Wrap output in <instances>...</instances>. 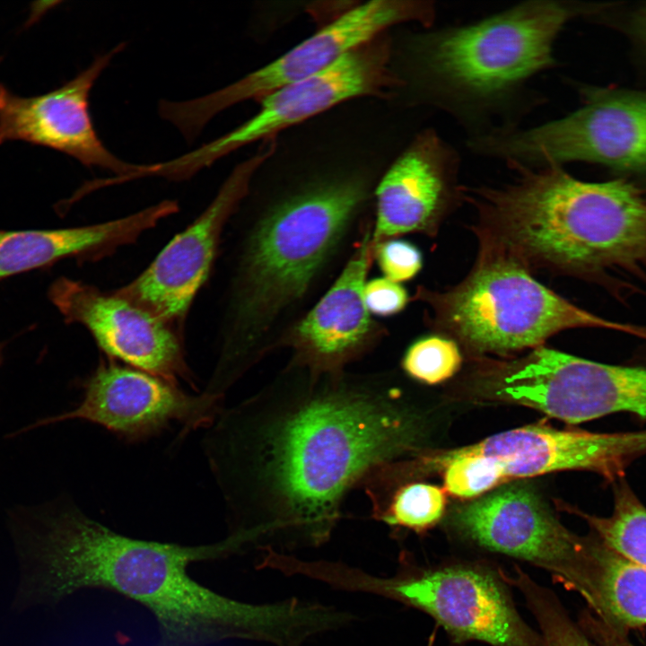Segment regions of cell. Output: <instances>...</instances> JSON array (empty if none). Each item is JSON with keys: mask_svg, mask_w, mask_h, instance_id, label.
<instances>
[{"mask_svg": "<svg viewBox=\"0 0 646 646\" xmlns=\"http://www.w3.org/2000/svg\"><path fill=\"white\" fill-rule=\"evenodd\" d=\"M209 427L204 449L230 534L262 549L327 541L347 494L379 466L421 452L429 421L389 373L289 363Z\"/></svg>", "mask_w": 646, "mask_h": 646, "instance_id": "6da1fadb", "label": "cell"}, {"mask_svg": "<svg viewBox=\"0 0 646 646\" xmlns=\"http://www.w3.org/2000/svg\"><path fill=\"white\" fill-rule=\"evenodd\" d=\"M241 549L235 535L194 546L133 538L69 507L47 523L29 589L52 601L83 589L116 591L153 614L162 646H203L231 638L289 646L301 625L293 600L240 602L204 587L187 572L192 563Z\"/></svg>", "mask_w": 646, "mask_h": 646, "instance_id": "7a4b0ae2", "label": "cell"}, {"mask_svg": "<svg viewBox=\"0 0 646 646\" xmlns=\"http://www.w3.org/2000/svg\"><path fill=\"white\" fill-rule=\"evenodd\" d=\"M516 178L478 189V234L528 271L646 284V196L624 179L586 182L561 165L510 163Z\"/></svg>", "mask_w": 646, "mask_h": 646, "instance_id": "3957f363", "label": "cell"}, {"mask_svg": "<svg viewBox=\"0 0 646 646\" xmlns=\"http://www.w3.org/2000/svg\"><path fill=\"white\" fill-rule=\"evenodd\" d=\"M368 196L359 176L319 179L277 198L247 226L227 290L214 388L227 392L271 349L268 335L309 292Z\"/></svg>", "mask_w": 646, "mask_h": 646, "instance_id": "277c9868", "label": "cell"}, {"mask_svg": "<svg viewBox=\"0 0 646 646\" xmlns=\"http://www.w3.org/2000/svg\"><path fill=\"white\" fill-rule=\"evenodd\" d=\"M586 7L528 1L462 27L412 37L405 86L436 101L484 104L554 65V42Z\"/></svg>", "mask_w": 646, "mask_h": 646, "instance_id": "5b68a950", "label": "cell"}, {"mask_svg": "<svg viewBox=\"0 0 646 646\" xmlns=\"http://www.w3.org/2000/svg\"><path fill=\"white\" fill-rule=\"evenodd\" d=\"M431 323L474 356L533 349L576 327H605L646 337V330L591 314L548 289L518 262L480 249L473 270L444 292L420 287Z\"/></svg>", "mask_w": 646, "mask_h": 646, "instance_id": "8992f818", "label": "cell"}, {"mask_svg": "<svg viewBox=\"0 0 646 646\" xmlns=\"http://www.w3.org/2000/svg\"><path fill=\"white\" fill-rule=\"evenodd\" d=\"M322 580L422 610L458 643L479 641L492 646H543L540 634L518 614L502 576L482 566L457 563L379 578L330 562Z\"/></svg>", "mask_w": 646, "mask_h": 646, "instance_id": "52a82bcc", "label": "cell"}, {"mask_svg": "<svg viewBox=\"0 0 646 646\" xmlns=\"http://www.w3.org/2000/svg\"><path fill=\"white\" fill-rule=\"evenodd\" d=\"M451 523L473 544L543 568L601 615L598 539L568 530L531 485H502L458 508Z\"/></svg>", "mask_w": 646, "mask_h": 646, "instance_id": "ba28073f", "label": "cell"}, {"mask_svg": "<svg viewBox=\"0 0 646 646\" xmlns=\"http://www.w3.org/2000/svg\"><path fill=\"white\" fill-rule=\"evenodd\" d=\"M583 95L584 105L566 117L477 136L470 146L507 163L536 167L582 161L646 171V93L588 89Z\"/></svg>", "mask_w": 646, "mask_h": 646, "instance_id": "9c48e42d", "label": "cell"}, {"mask_svg": "<svg viewBox=\"0 0 646 646\" xmlns=\"http://www.w3.org/2000/svg\"><path fill=\"white\" fill-rule=\"evenodd\" d=\"M435 8L430 1L375 0L345 12L271 63L205 96L176 101L174 123L196 137L219 112L248 100H260L285 85L310 77L394 25L416 22L430 26Z\"/></svg>", "mask_w": 646, "mask_h": 646, "instance_id": "30bf717a", "label": "cell"}, {"mask_svg": "<svg viewBox=\"0 0 646 646\" xmlns=\"http://www.w3.org/2000/svg\"><path fill=\"white\" fill-rule=\"evenodd\" d=\"M404 85L392 65L391 43L380 35L318 74L262 97L252 118L175 158V170L188 179L226 154L256 141L273 138L278 132L341 102L362 96L388 98Z\"/></svg>", "mask_w": 646, "mask_h": 646, "instance_id": "8fae6325", "label": "cell"}, {"mask_svg": "<svg viewBox=\"0 0 646 646\" xmlns=\"http://www.w3.org/2000/svg\"><path fill=\"white\" fill-rule=\"evenodd\" d=\"M275 138L238 164L207 207L134 280L113 291L174 327L184 319L214 264L223 230L249 191L255 171L275 151Z\"/></svg>", "mask_w": 646, "mask_h": 646, "instance_id": "7c38bea8", "label": "cell"}, {"mask_svg": "<svg viewBox=\"0 0 646 646\" xmlns=\"http://www.w3.org/2000/svg\"><path fill=\"white\" fill-rule=\"evenodd\" d=\"M83 388V398L77 407L29 428L79 419L138 441L158 433L171 422L182 423L187 431L211 426L223 411V399L204 392L188 395L177 384L111 359L100 362Z\"/></svg>", "mask_w": 646, "mask_h": 646, "instance_id": "4fadbf2b", "label": "cell"}, {"mask_svg": "<svg viewBox=\"0 0 646 646\" xmlns=\"http://www.w3.org/2000/svg\"><path fill=\"white\" fill-rule=\"evenodd\" d=\"M48 297L65 321L84 327L109 359L177 385L192 382L177 332L151 312L65 276L52 283Z\"/></svg>", "mask_w": 646, "mask_h": 646, "instance_id": "5bb4252c", "label": "cell"}, {"mask_svg": "<svg viewBox=\"0 0 646 646\" xmlns=\"http://www.w3.org/2000/svg\"><path fill=\"white\" fill-rule=\"evenodd\" d=\"M124 47L119 44L97 57L75 77L41 95L22 97L0 83V144L23 141L45 146L116 176L143 171L145 164L128 163L110 153L100 139L89 111L92 86Z\"/></svg>", "mask_w": 646, "mask_h": 646, "instance_id": "9a60e30c", "label": "cell"}, {"mask_svg": "<svg viewBox=\"0 0 646 646\" xmlns=\"http://www.w3.org/2000/svg\"><path fill=\"white\" fill-rule=\"evenodd\" d=\"M450 451L490 458L508 480L563 470L616 479L633 459L646 454V430L600 433L530 424Z\"/></svg>", "mask_w": 646, "mask_h": 646, "instance_id": "2e32d148", "label": "cell"}, {"mask_svg": "<svg viewBox=\"0 0 646 646\" xmlns=\"http://www.w3.org/2000/svg\"><path fill=\"white\" fill-rule=\"evenodd\" d=\"M373 258L367 229L334 284L282 341L292 349L290 363L315 373H337L372 346L379 331L363 290Z\"/></svg>", "mask_w": 646, "mask_h": 646, "instance_id": "e0dca14e", "label": "cell"}, {"mask_svg": "<svg viewBox=\"0 0 646 646\" xmlns=\"http://www.w3.org/2000/svg\"><path fill=\"white\" fill-rule=\"evenodd\" d=\"M458 158L433 130L419 134L396 159L376 188L374 245L401 234L433 236L461 196Z\"/></svg>", "mask_w": 646, "mask_h": 646, "instance_id": "ac0fdd59", "label": "cell"}, {"mask_svg": "<svg viewBox=\"0 0 646 646\" xmlns=\"http://www.w3.org/2000/svg\"><path fill=\"white\" fill-rule=\"evenodd\" d=\"M170 214V206L160 202L125 217L96 224L48 230H0V281L65 258H102L135 242Z\"/></svg>", "mask_w": 646, "mask_h": 646, "instance_id": "d6986e66", "label": "cell"}, {"mask_svg": "<svg viewBox=\"0 0 646 646\" xmlns=\"http://www.w3.org/2000/svg\"><path fill=\"white\" fill-rule=\"evenodd\" d=\"M600 560L601 615L597 618L624 631L646 625V566L624 557L601 541Z\"/></svg>", "mask_w": 646, "mask_h": 646, "instance_id": "ffe728a7", "label": "cell"}, {"mask_svg": "<svg viewBox=\"0 0 646 646\" xmlns=\"http://www.w3.org/2000/svg\"><path fill=\"white\" fill-rule=\"evenodd\" d=\"M372 519L391 528L422 532L442 517L446 496L437 485L411 480L368 497Z\"/></svg>", "mask_w": 646, "mask_h": 646, "instance_id": "44dd1931", "label": "cell"}, {"mask_svg": "<svg viewBox=\"0 0 646 646\" xmlns=\"http://www.w3.org/2000/svg\"><path fill=\"white\" fill-rule=\"evenodd\" d=\"M578 514L607 547L646 566V508L624 482L615 487L614 509L609 516Z\"/></svg>", "mask_w": 646, "mask_h": 646, "instance_id": "7402d4cb", "label": "cell"}, {"mask_svg": "<svg viewBox=\"0 0 646 646\" xmlns=\"http://www.w3.org/2000/svg\"><path fill=\"white\" fill-rule=\"evenodd\" d=\"M512 576H505L522 593L538 623L543 646H598L568 615L548 589L541 586L519 567Z\"/></svg>", "mask_w": 646, "mask_h": 646, "instance_id": "603a6c76", "label": "cell"}, {"mask_svg": "<svg viewBox=\"0 0 646 646\" xmlns=\"http://www.w3.org/2000/svg\"><path fill=\"white\" fill-rule=\"evenodd\" d=\"M461 362V352L454 340L431 336L418 339L408 347L402 359V368L412 379L433 385L452 377Z\"/></svg>", "mask_w": 646, "mask_h": 646, "instance_id": "cb8c5ba5", "label": "cell"}, {"mask_svg": "<svg viewBox=\"0 0 646 646\" xmlns=\"http://www.w3.org/2000/svg\"><path fill=\"white\" fill-rule=\"evenodd\" d=\"M374 258L384 277L399 284L413 279L423 266L418 248L399 239H388L374 245Z\"/></svg>", "mask_w": 646, "mask_h": 646, "instance_id": "d4e9b609", "label": "cell"}, {"mask_svg": "<svg viewBox=\"0 0 646 646\" xmlns=\"http://www.w3.org/2000/svg\"><path fill=\"white\" fill-rule=\"evenodd\" d=\"M364 302L371 315L388 317L400 312L408 302V293L399 284L386 277L368 280L363 290Z\"/></svg>", "mask_w": 646, "mask_h": 646, "instance_id": "484cf974", "label": "cell"}, {"mask_svg": "<svg viewBox=\"0 0 646 646\" xmlns=\"http://www.w3.org/2000/svg\"><path fill=\"white\" fill-rule=\"evenodd\" d=\"M585 627L598 646H633L627 637L626 631L591 615L585 618Z\"/></svg>", "mask_w": 646, "mask_h": 646, "instance_id": "4316f807", "label": "cell"}, {"mask_svg": "<svg viewBox=\"0 0 646 646\" xmlns=\"http://www.w3.org/2000/svg\"><path fill=\"white\" fill-rule=\"evenodd\" d=\"M633 32L646 43V6L639 8L632 16Z\"/></svg>", "mask_w": 646, "mask_h": 646, "instance_id": "83f0119b", "label": "cell"}, {"mask_svg": "<svg viewBox=\"0 0 646 646\" xmlns=\"http://www.w3.org/2000/svg\"><path fill=\"white\" fill-rule=\"evenodd\" d=\"M1 361H2V346L0 345V364H1Z\"/></svg>", "mask_w": 646, "mask_h": 646, "instance_id": "f1b7e54d", "label": "cell"}]
</instances>
